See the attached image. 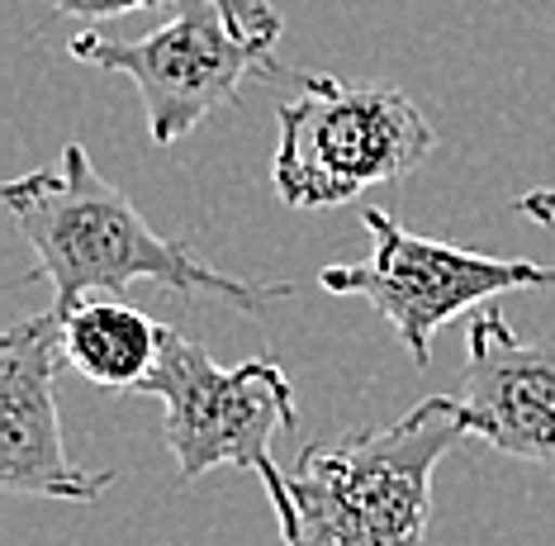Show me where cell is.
<instances>
[{
	"instance_id": "cell-2",
	"label": "cell",
	"mask_w": 555,
	"mask_h": 546,
	"mask_svg": "<svg viewBox=\"0 0 555 546\" xmlns=\"http://www.w3.org/2000/svg\"><path fill=\"white\" fill-rule=\"evenodd\" d=\"M470 437L456 395H427L389 428H351L299 447L289 466V546H427L433 475Z\"/></svg>"
},
{
	"instance_id": "cell-10",
	"label": "cell",
	"mask_w": 555,
	"mask_h": 546,
	"mask_svg": "<svg viewBox=\"0 0 555 546\" xmlns=\"http://www.w3.org/2000/svg\"><path fill=\"white\" fill-rule=\"evenodd\" d=\"M48 10H57V15L67 20H119L129 15V10H143V5H167V0H43ZM205 5H214L223 20L233 24L243 38H251V43H271L285 34V20L281 10L267 5V0H205Z\"/></svg>"
},
{
	"instance_id": "cell-4",
	"label": "cell",
	"mask_w": 555,
	"mask_h": 546,
	"mask_svg": "<svg viewBox=\"0 0 555 546\" xmlns=\"http://www.w3.org/2000/svg\"><path fill=\"white\" fill-rule=\"evenodd\" d=\"M143 395L167 404V447L176 456V480L195 485L214 466H243L267 485L281 542H295V499L289 475L275 466V433H295L299 404L289 376L271 357L243 366H219L199 342L167 333L157 371L147 376Z\"/></svg>"
},
{
	"instance_id": "cell-8",
	"label": "cell",
	"mask_w": 555,
	"mask_h": 546,
	"mask_svg": "<svg viewBox=\"0 0 555 546\" xmlns=\"http://www.w3.org/2000/svg\"><path fill=\"white\" fill-rule=\"evenodd\" d=\"M456 404L494 452L555 466V347L517 338L503 309H475Z\"/></svg>"
},
{
	"instance_id": "cell-9",
	"label": "cell",
	"mask_w": 555,
	"mask_h": 546,
	"mask_svg": "<svg viewBox=\"0 0 555 546\" xmlns=\"http://www.w3.org/2000/svg\"><path fill=\"white\" fill-rule=\"evenodd\" d=\"M62 319V357L100 390H143L157 371L171 328L119 300H86Z\"/></svg>"
},
{
	"instance_id": "cell-6",
	"label": "cell",
	"mask_w": 555,
	"mask_h": 546,
	"mask_svg": "<svg viewBox=\"0 0 555 546\" xmlns=\"http://www.w3.org/2000/svg\"><path fill=\"white\" fill-rule=\"evenodd\" d=\"M67 58L100 72L129 76L147 110V138L157 148H171L214 110L237 105V91L257 76H281L271 43H251L233 29L205 0H191L167 24H157L143 38H105L77 34L67 43Z\"/></svg>"
},
{
	"instance_id": "cell-1",
	"label": "cell",
	"mask_w": 555,
	"mask_h": 546,
	"mask_svg": "<svg viewBox=\"0 0 555 546\" xmlns=\"http://www.w3.org/2000/svg\"><path fill=\"white\" fill-rule=\"evenodd\" d=\"M0 195L53 285V314H72L95 295H124L138 281L171 295H219L243 314H261L271 300H289L299 290L295 281L257 285L223 276L191 243L153 233L133 200L95 172L81 143L62 148L57 167L5 181Z\"/></svg>"
},
{
	"instance_id": "cell-7",
	"label": "cell",
	"mask_w": 555,
	"mask_h": 546,
	"mask_svg": "<svg viewBox=\"0 0 555 546\" xmlns=\"http://www.w3.org/2000/svg\"><path fill=\"white\" fill-rule=\"evenodd\" d=\"M62 319L53 309L15 323L0 338V490L62 504H95L115 471H81L62 447L57 371Z\"/></svg>"
},
{
	"instance_id": "cell-3",
	"label": "cell",
	"mask_w": 555,
	"mask_h": 546,
	"mask_svg": "<svg viewBox=\"0 0 555 546\" xmlns=\"http://www.w3.org/2000/svg\"><path fill=\"white\" fill-rule=\"evenodd\" d=\"M271 186L289 209H333L365 186L403 181L437 148L433 124L395 86L295 76V96L275 105Z\"/></svg>"
},
{
	"instance_id": "cell-11",
	"label": "cell",
	"mask_w": 555,
	"mask_h": 546,
	"mask_svg": "<svg viewBox=\"0 0 555 546\" xmlns=\"http://www.w3.org/2000/svg\"><path fill=\"white\" fill-rule=\"evenodd\" d=\"M513 209L522 214V219H532V224H555V186L517 195V200H513Z\"/></svg>"
},
{
	"instance_id": "cell-5",
	"label": "cell",
	"mask_w": 555,
	"mask_h": 546,
	"mask_svg": "<svg viewBox=\"0 0 555 546\" xmlns=\"http://www.w3.org/2000/svg\"><path fill=\"white\" fill-rule=\"evenodd\" d=\"M361 224L371 233V257L323 266L319 285L327 295H357L375 314H385L418 366L433 361L437 328L451 323L456 314L503 295V290L555 285V266L489 257V252L418 238L385 209H361Z\"/></svg>"
}]
</instances>
